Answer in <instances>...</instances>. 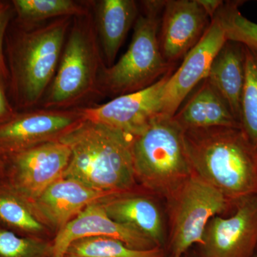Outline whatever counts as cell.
<instances>
[{
  "mask_svg": "<svg viewBox=\"0 0 257 257\" xmlns=\"http://www.w3.org/2000/svg\"><path fill=\"white\" fill-rule=\"evenodd\" d=\"M89 236L113 238L133 249L149 250L157 247L152 240L140 231L111 219L99 202L89 204L59 230L52 243L53 256H65L71 243Z\"/></svg>",
  "mask_w": 257,
  "mask_h": 257,
  "instance_id": "cell-14",
  "label": "cell"
},
{
  "mask_svg": "<svg viewBox=\"0 0 257 257\" xmlns=\"http://www.w3.org/2000/svg\"><path fill=\"white\" fill-rule=\"evenodd\" d=\"M204 11L209 15L211 20L215 17L216 13L224 4L221 0H197Z\"/></svg>",
  "mask_w": 257,
  "mask_h": 257,
  "instance_id": "cell-28",
  "label": "cell"
},
{
  "mask_svg": "<svg viewBox=\"0 0 257 257\" xmlns=\"http://www.w3.org/2000/svg\"><path fill=\"white\" fill-rule=\"evenodd\" d=\"M65 257H170L165 248L137 250L119 240L106 236H89L73 241Z\"/></svg>",
  "mask_w": 257,
  "mask_h": 257,
  "instance_id": "cell-21",
  "label": "cell"
},
{
  "mask_svg": "<svg viewBox=\"0 0 257 257\" xmlns=\"http://www.w3.org/2000/svg\"><path fill=\"white\" fill-rule=\"evenodd\" d=\"M173 118L184 130L241 128L227 103L207 79L184 106H180Z\"/></svg>",
  "mask_w": 257,
  "mask_h": 257,
  "instance_id": "cell-18",
  "label": "cell"
},
{
  "mask_svg": "<svg viewBox=\"0 0 257 257\" xmlns=\"http://www.w3.org/2000/svg\"><path fill=\"white\" fill-rule=\"evenodd\" d=\"M94 24L103 59L106 67L114 63L140 10L134 0H100L92 2Z\"/></svg>",
  "mask_w": 257,
  "mask_h": 257,
  "instance_id": "cell-17",
  "label": "cell"
},
{
  "mask_svg": "<svg viewBox=\"0 0 257 257\" xmlns=\"http://www.w3.org/2000/svg\"><path fill=\"white\" fill-rule=\"evenodd\" d=\"M184 133L173 116L160 114L133 138L136 179L167 199L194 173L186 153Z\"/></svg>",
  "mask_w": 257,
  "mask_h": 257,
  "instance_id": "cell-6",
  "label": "cell"
},
{
  "mask_svg": "<svg viewBox=\"0 0 257 257\" xmlns=\"http://www.w3.org/2000/svg\"><path fill=\"white\" fill-rule=\"evenodd\" d=\"M19 20L25 25L45 23L50 20L87 14L92 2L74 0H14L12 2Z\"/></svg>",
  "mask_w": 257,
  "mask_h": 257,
  "instance_id": "cell-20",
  "label": "cell"
},
{
  "mask_svg": "<svg viewBox=\"0 0 257 257\" xmlns=\"http://www.w3.org/2000/svg\"><path fill=\"white\" fill-rule=\"evenodd\" d=\"M84 119L80 108L68 110L39 109L15 113L0 124V152L11 155L58 140Z\"/></svg>",
  "mask_w": 257,
  "mask_h": 257,
  "instance_id": "cell-10",
  "label": "cell"
},
{
  "mask_svg": "<svg viewBox=\"0 0 257 257\" xmlns=\"http://www.w3.org/2000/svg\"><path fill=\"white\" fill-rule=\"evenodd\" d=\"M174 257H178V256H174ZM182 257H183V256H182Z\"/></svg>",
  "mask_w": 257,
  "mask_h": 257,
  "instance_id": "cell-33",
  "label": "cell"
},
{
  "mask_svg": "<svg viewBox=\"0 0 257 257\" xmlns=\"http://www.w3.org/2000/svg\"><path fill=\"white\" fill-rule=\"evenodd\" d=\"M52 257H65V256H62V255H54Z\"/></svg>",
  "mask_w": 257,
  "mask_h": 257,
  "instance_id": "cell-29",
  "label": "cell"
},
{
  "mask_svg": "<svg viewBox=\"0 0 257 257\" xmlns=\"http://www.w3.org/2000/svg\"><path fill=\"white\" fill-rule=\"evenodd\" d=\"M14 13L13 3H0V77L5 79H9V69L5 61L3 45L5 32Z\"/></svg>",
  "mask_w": 257,
  "mask_h": 257,
  "instance_id": "cell-26",
  "label": "cell"
},
{
  "mask_svg": "<svg viewBox=\"0 0 257 257\" xmlns=\"http://www.w3.org/2000/svg\"><path fill=\"white\" fill-rule=\"evenodd\" d=\"M114 193L90 188L74 179L61 178L51 184L28 205L37 219L59 230L89 204L114 196Z\"/></svg>",
  "mask_w": 257,
  "mask_h": 257,
  "instance_id": "cell-15",
  "label": "cell"
},
{
  "mask_svg": "<svg viewBox=\"0 0 257 257\" xmlns=\"http://www.w3.org/2000/svg\"><path fill=\"white\" fill-rule=\"evenodd\" d=\"M53 244L0 227V257H52Z\"/></svg>",
  "mask_w": 257,
  "mask_h": 257,
  "instance_id": "cell-25",
  "label": "cell"
},
{
  "mask_svg": "<svg viewBox=\"0 0 257 257\" xmlns=\"http://www.w3.org/2000/svg\"><path fill=\"white\" fill-rule=\"evenodd\" d=\"M1 79L0 77V124L10 119L15 114L5 94Z\"/></svg>",
  "mask_w": 257,
  "mask_h": 257,
  "instance_id": "cell-27",
  "label": "cell"
},
{
  "mask_svg": "<svg viewBox=\"0 0 257 257\" xmlns=\"http://www.w3.org/2000/svg\"><path fill=\"white\" fill-rule=\"evenodd\" d=\"M133 137L85 119L59 138L71 156L62 177L114 194L130 192L136 183Z\"/></svg>",
  "mask_w": 257,
  "mask_h": 257,
  "instance_id": "cell-1",
  "label": "cell"
},
{
  "mask_svg": "<svg viewBox=\"0 0 257 257\" xmlns=\"http://www.w3.org/2000/svg\"><path fill=\"white\" fill-rule=\"evenodd\" d=\"M256 172H257V150H256Z\"/></svg>",
  "mask_w": 257,
  "mask_h": 257,
  "instance_id": "cell-31",
  "label": "cell"
},
{
  "mask_svg": "<svg viewBox=\"0 0 257 257\" xmlns=\"http://www.w3.org/2000/svg\"><path fill=\"white\" fill-rule=\"evenodd\" d=\"M207 79L224 98L240 123L245 80L244 45L230 40L225 42L213 60Z\"/></svg>",
  "mask_w": 257,
  "mask_h": 257,
  "instance_id": "cell-19",
  "label": "cell"
},
{
  "mask_svg": "<svg viewBox=\"0 0 257 257\" xmlns=\"http://www.w3.org/2000/svg\"><path fill=\"white\" fill-rule=\"evenodd\" d=\"M167 200L170 217V257L184 256L192 245L201 246L211 218L228 211L233 212L236 204L194 173Z\"/></svg>",
  "mask_w": 257,
  "mask_h": 257,
  "instance_id": "cell-7",
  "label": "cell"
},
{
  "mask_svg": "<svg viewBox=\"0 0 257 257\" xmlns=\"http://www.w3.org/2000/svg\"><path fill=\"white\" fill-rule=\"evenodd\" d=\"M251 257H257V252L256 251V252H255L254 254Z\"/></svg>",
  "mask_w": 257,
  "mask_h": 257,
  "instance_id": "cell-30",
  "label": "cell"
},
{
  "mask_svg": "<svg viewBox=\"0 0 257 257\" xmlns=\"http://www.w3.org/2000/svg\"><path fill=\"white\" fill-rule=\"evenodd\" d=\"M100 202L111 219L140 231L157 246L165 248L163 214L153 199L126 192L115 194Z\"/></svg>",
  "mask_w": 257,
  "mask_h": 257,
  "instance_id": "cell-16",
  "label": "cell"
},
{
  "mask_svg": "<svg viewBox=\"0 0 257 257\" xmlns=\"http://www.w3.org/2000/svg\"><path fill=\"white\" fill-rule=\"evenodd\" d=\"M72 17L23 25L10 43L9 77L12 95L20 109L42 102L55 77Z\"/></svg>",
  "mask_w": 257,
  "mask_h": 257,
  "instance_id": "cell-3",
  "label": "cell"
},
{
  "mask_svg": "<svg viewBox=\"0 0 257 257\" xmlns=\"http://www.w3.org/2000/svg\"><path fill=\"white\" fill-rule=\"evenodd\" d=\"M211 19L197 0H167L161 16L159 42L167 63L183 58L200 41Z\"/></svg>",
  "mask_w": 257,
  "mask_h": 257,
  "instance_id": "cell-13",
  "label": "cell"
},
{
  "mask_svg": "<svg viewBox=\"0 0 257 257\" xmlns=\"http://www.w3.org/2000/svg\"><path fill=\"white\" fill-rule=\"evenodd\" d=\"M245 80L240 124L248 142L257 150V50L244 46Z\"/></svg>",
  "mask_w": 257,
  "mask_h": 257,
  "instance_id": "cell-22",
  "label": "cell"
},
{
  "mask_svg": "<svg viewBox=\"0 0 257 257\" xmlns=\"http://www.w3.org/2000/svg\"><path fill=\"white\" fill-rule=\"evenodd\" d=\"M241 3L240 1L224 3L216 15L222 24L226 40L257 50V23L241 14L239 10Z\"/></svg>",
  "mask_w": 257,
  "mask_h": 257,
  "instance_id": "cell-24",
  "label": "cell"
},
{
  "mask_svg": "<svg viewBox=\"0 0 257 257\" xmlns=\"http://www.w3.org/2000/svg\"><path fill=\"white\" fill-rule=\"evenodd\" d=\"M194 174L234 202L257 194L256 150L241 128L184 130Z\"/></svg>",
  "mask_w": 257,
  "mask_h": 257,
  "instance_id": "cell-2",
  "label": "cell"
},
{
  "mask_svg": "<svg viewBox=\"0 0 257 257\" xmlns=\"http://www.w3.org/2000/svg\"><path fill=\"white\" fill-rule=\"evenodd\" d=\"M201 257H251L257 250V194L236 202L229 216H214L206 226Z\"/></svg>",
  "mask_w": 257,
  "mask_h": 257,
  "instance_id": "cell-9",
  "label": "cell"
},
{
  "mask_svg": "<svg viewBox=\"0 0 257 257\" xmlns=\"http://www.w3.org/2000/svg\"><path fill=\"white\" fill-rule=\"evenodd\" d=\"M91 9L74 17L53 81L42 101V109H77L98 94V80L105 67Z\"/></svg>",
  "mask_w": 257,
  "mask_h": 257,
  "instance_id": "cell-4",
  "label": "cell"
},
{
  "mask_svg": "<svg viewBox=\"0 0 257 257\" xmlns=\"http://www.w3.org/2000/svg\"><path fill=\"white\" fill-rule=\"evenodd\" d=\"M226 41L222 24L215 15L200 41L184 57L177 70L170 74L161 115L172 117L176 114L193 89L207 79L213 60Z\"/></svg>",
  "mask_w": 257,
  "mask_h": 257,
  "instance_id": "cell-12",
  "label": "cell"
},
{
  "mask_svg": "<svg viewBox=\"0 0 257 257\" xmlns=\"http://www.w3.org/2000/svg\"><path fill=\"white\" fill-rule=\"evenodd\" d=\"M0 154H1V152H0ZM2 165V161H1V157H0V167H1Z\"/></svg>",
  "mask_w": 257,
  "mask_h": 257,
  "instance_id": "cell-32",
  "label": "cell"
},
{
  "mask_svg": "<svg viewBox=\"0 0 257 257\" xmlns=\"http://www.w3.org/2000/svg\"><path fill=\"white\" fill-rule=\"evenodd\" d=\"M0 221L25 232L38 233L44 229L28 204L7 187L0 189Z\"/></svg>",
  "mask_w": 257,
  "mask_h": 257,
  "instance_id": "cell-23",
  "label": "cell"
},
{
  "mask_svg": "<svg viewBox=\"0 0 257 257\" xmlns=\"http://www.w3.org/2000/svg\"><path fill=\"white\" fill-rule=\"evenodd\" d=\"M9 155L11 177L7 187L29 204L62 177L71 150L65 144L55 140Z\"/></svg>",
  "mask_w": 257,
  "mask_h": 257,
  "instance_id": "cell-8",
  "label": "cell"
},
{
  "mask_svg": "<svg viewBox=\"0 0 257 257\" xmlns=\"http://www.w3.org/2000/svg\"><path fill=\"white\" fill-rule=\"evenodd\" d=\"M172 73V71L143 90L117 96L100 105L84 106L81 110L85 119L102 123L134 138L160 114L165 85Z\"/></svg>",
  "mask_w": 257,
  "mask_h": 257,
  "instance_id": "cell-11",
  "label": "cell"
},
{
  "mask_svg": "<svg viewBox=\"0 0 257 257\" xmlns=\"http://www.w3.org/2000/svg\"><path fill=\"white\" fill-rule=\"evenodd\" d=\"M142 10L134 25L127 50L111 67L101 70L98 80L99 96L114 98L150 87L173 66L161 52L159 30L165 1L141 2Z\"/></svg>",
  "mask_w": 257,
  "mask_h": 257,
  "instance_id": "cell-5",
  "label": "cell"
}]
</instances>
